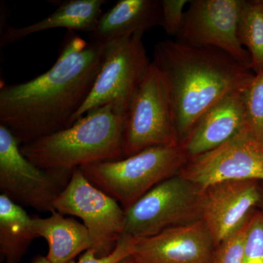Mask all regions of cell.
<instances>
[{"label": "cell", "instance_id": "7402d4cb", "mask_svg": "<svg viewBox=\"0 0 263 263\" xmlns=\"http://www.w3.org/2000/svg\"><path fill=\"white\" fill-rule=\"evenodd\" d=\"M243 263H263V212L255 210L249 220Z\"/></svg>", "mask_w": 263, "mask_h": 263}, {"label": "cell", "instance_id": "9c48e42d", "mask_svg": "<svg viewBox=\"0 0 263 263\" xmlns=\"http://www.w3.org/2000/svg\"><path fill=\"white\" fill-rule=\"evenodd\" d=\"M54 208L62 215L80 218L89 232L92 249L98 257L111 253L124 234L125 211L115 199L90 182L80 168L72 171Z\"/></svg>", "mask_w": 263, "mask_h": 263}, {"label": "cell", "instance_id": "9a60e30c", "mask_svg": "<svg viewBox=\"0 0 263 263\" xmlns=\"http://www.w3.org/2000/svg\"><path fill=\"white\" fill-rule=\"evenodd\" d=\"M156 27H162L161 0H119L101 15L89 37L105 44Z\"/></svg>", "mask_w": 263, "mask_h": 263}, {"label": "cell", "instance_id": "4316f807", "mask_svg": "<svg viewBox=\"0 0 263 263\" xmlns=\"http://www.w3.org/2000/svg\"><path fill=\"white\" fill-rule=\"evenodd\" d=\"M260 205H261V206H262V212H263V197H262V202H261V203H260Z\"/></svg>", "mask_w": 263, "mask_h": 263}, {"label": "cell", "instance_id": "d4e9b609", "mask_svg": "<svg viewBox=\"0 0 263 263\" xmlns=\"http://www.w3.org/2000/svg\"><path fill=\"white\" fill-rule=\"evenodd\" d=\"M117 263H144L141 262V261L138 260V259L133 256V254H129V255L126 256V257H123L122 259L117 262Z\"/></svg>", "mask_w": 263, "mask_h": 263}, {"label": "cell", "instance_id": "d6986e66", "mask_svg": "<svg viewBox=\"0 0 263 263\" xmlns=\"http://www.w3.org/2000/svg\"><path fill=\"white\" fill-rule=\"evenodd\" d=\"M238 38L250 54L254 74L263 69V1L243 0L238 27Z\"/></svg>", "mask_w": 263, "mask_h": 263}, {"label": "cell", "instance_id": "44dd1931", "mask_svg": "<svg viewBox=\"0 0 263 263\" xmlns=\"http://www.w3.org/2000/svg\"><path fill=\"white\" fill-rule=\"evenodd\" d=\"M251 216L239 229L215 247L213 263H243Z\"/></svg>", "mask_w": 263, "mask_h": 263}, {"label": "cell", "instance_id": "3957f363", "mask_svg": "<svg viewBox=\"0 0 263 263\" xmlns=\"http://www.w3.org/2000/svg\"><path fill=\"white\" fill-rule=\"evenodd\" d=\"M126 110L114 103L86 114L70 127L22 145V154L48 171L74 169L104 161L122 160Z\"/></svg>", "mask_w": 263, "mask_h": 263}, {"label": "cell", "instance_id": "7a4b0ae2", "mask_svg": "<svg viewBox=\"0 0 263 263\" xmlns=\"http://www.w3.org/2000/svg\"><path fill=\"white\" fill-rule=\"evenodd\" d=\"M152 62L167 84L180 143L202 114L230 93L247 89L255 75L221 50L173 40L156 45Z\"/></svg>", "mask_w": 263, "mask_h": 263}, {"label": "cell", "instance_id": "cb8c5ba5", "mask_svg": "<svg viewBox=\"0 0 263 263\" xmlns=\"http://www.w3.org/2000/svg\"><path fill=\"white\" fill-rule=\"evenodd\" d=\"M189 3V0H161L162 27L167 35L176 37L179 34L184 18L183 8Z\"/></svg>", "mask_w": 263, "mask_h": 263}, {"label": "cell", "instance_id": "277c9868", "mask_svg": "<svg viewBox=\"0 0 263 263\" xmlns=\"http://www.w3.org/2000/svg\"><path fill=\"white\" fill-rule=\"evenodd\" d=\"M189 158L181 145L147 148L130 157L79 167L90 182L124 211L156 185L179 174Z\"/></svg>", "mask_w": 263, "mask_h": 263}, {"label": "cell", "instance_id": "484cf974", "mask_svg": "<svg viewBox=\"0 0 263 263\" xmlns=\"http://www.w3.org/2000/svg\"><path fill=\"white\" fill-rule=\"evenodd\" d=\"M31 263H50L47 257L43 255H37L32 259Z\"/></svg>", "mask_w": 263, "mask_h": 263}, {"label": "cell", "instance_id": "2e32d148", "mask_svg": "<svg viewBox=\"0 0 263 263\" xmlns=\"http://www.w3.org/2000/svg\"><path fill=\"white\" fill-rule=\"evenodd\" d=\"M104 0H67L57 3L58 8L46 18L24 27L9 26L0 37L2 47L18 42L35 33L53 29H66L68 32H84L90 34L95 30L102 15Z\"/></svg>", "mask_w": 263, "mask_h": 263}, {"label": "cell", "instance_id": "4fadbf2b", "mask_svg": "<svg viewBox=\"0 0 263 263\" xmlns=\"http://www.w3.org/2000/svg\"><path fill=\"white\" fill-rule=\"evenodd\" d=\"M214 249L205 223L199 220L137 240L133 254L144 263H213Z\"/></svg>", "mask_w": 263, "mask_h": 263}, {"label": "cell", "instance_id": "6da1fadb", "mask_svg": "<svg viewBox=\"0 0 263 263\" xmlns=\"http://www.w3.org/2000/svg\"><path fill=\"white\" fill-rule=\"evenodd\" d=\"M104 44L68 32L56 62L26 82L1 85L0 124L21 146L73 125L101 68Z\"/></svg>", "mask_w": 263, "mask_h": 263}, {"label": "cell", "instance_id": "ac0fdd59", "mask_svg": "<svg viewBox=\"0 0 263 263\" xmlns=\"http://www.w3.org/2000/svg\"><path fill=\"white\" fill-rule=\"evenodd\" d=\"M38 238L32 217L22 205L0 195V255L2 262L19 263Z\"/></svg>", "mask_w": 263, "mask_h": 263}, {"label": "cell", "instance_id": "ffe728a7", "mask_svg": "<svg viewBox=\"0 0 263 263\" xmlns=\"http://www.w3.org/2000/svg\"><path fill=\"white\" fill-rule=\"evenodd\" d=\"M247 130L263 142V69L254 75L245 91Z\"/></svg>", "mask_w": 263, "mask_h": 263}, {"label": "cell", "instance_id": "52a82bcc", "mask_svg": "<svg viewBox=\"0 0 263 263\" xmlns=\"http://www.w3.org/2000/svg\"><path fill=\"white\" fill-rule=\"evenodd\" d=\"M144 33L136 32L104 44L101 68L73 124L86 114L110 103L127 111L152 63L143 41Z\"/></svg>", "mask_w": 263, "mask_h": 263}, {"label": "cell", "instance_id": "8992f818", "mask_svg": "<svg viewBox=\"0 0 263 263\" xmlns=\"http://www.w3.org/2000/svg\"><path fill=\"white\" fill-rule=\"evenodd\" d=\"M202 192L179 174L164 180L125 211L124 234L141 239L202 220Z\"/></svg>", "mask_w": 263, "mask_h": 263}, {"label": "cell", "instance_id": "e0dca14e", "mask_svg": "<svg viewBox=\"0 0 263 263\" xmlns=\"http://www.w3.org/2000/svg\"><path fill=\"white\" fill-rule=\"evenodd\" d=\"M48 217H32L36 235L48 245L50 263H70L81 252L92 249L89 232L84 224L72 218L65 217L57 211Z\"/></svg>", "mask_w": 263, "mask_h": 263}, {"label": "cell", "instance_id": "ba28073f", "mask_svg": "<svg viewBox=\"0 0 263 263\" xmlns=\"http://www.w3.org/2000/svg\"><path fill=\"white\" fill-rule=\"evenodd\" d=\"M72 173L48 171L32 163L22 154L16 138L0 124V192L15 203L37 212H55V202Z\"/></svg>", "mask_w": 263, "mask_h": 263}, {"label": "cell", "instance_id": "8fae6325", "mask_svg": "<svg viewBox=\"0 0 263 263\" xmlns=\"http://www.w3.org/2000/svg\"><path fill=\"white\" fill-rule=\"evenodd\" d=\"M179 175L202 187L231 180L263 181V142L245 127L221 146L189 159Z\"/></svg>", "mask_w": 263, "mask_h": 263}, {"label": "cell", "instance_id": "5bb4252c", "mask_svg": "<svg viewBox=\"0 0 263 263\" xmlns=\"http://www.w3.org/2000/svg\"><path fill=\"white\" fill-rule=\"evenodd\" d=\"M245 89L227 95L207 110L180 143L188 158L221 146L247 126Z\"/></svg>", "mask_w": 263, "mask_h": 263}, {"label": "cell", "instance_id": "5b68a950", "mask_svg": "<svg viewBox=\"0 0 263 263\" xmlns=\"http://www.w3.org/2000/svg\"><path fill=\"white\" fill-rule=\"evenodd\" d=\"M179 144L167 84L152 62L126 112L123 157H130L152 147Z\"/></svg>", "mask_w": 263, "mask_h": 263}, {"label": "cell", "instance_id": "30bf717a", "mask_svg": "<svg viewBox=\"0 0 263 263\" xmlns=\"http://www.w3.org/2000/svg\"><path fill=\"white\" fill-rule=\"evenodd\" d=\"M243 3V0L190 1L175 41L195 47L217 48L252 70L250 54L238 38Z\"/></svg>", "mask_w": 263, "mask_h": 263}, {"label": "cell", "instance_id": "7c38bea8", "mask_svg": "<svg viewBox=\"0 0 263 263\" xmlns=\"http://www.w3.org/2000/svg\"><path fill=\"white\" fill-rule=\"evenodd\" d=\"M263 192L259 181H219L203 187L202 220L214 246L234 233L260 205Z\"/></svg>", "mask_w": 263, "mask_h": 263}, {"label": "cell", "instance_id": "603a6c76", "mask_svg": "<svg viewBox=\"0 0 263 263\" xmlns=\"http://www.w3.org/2000/svg\"><path fill=\"white\" fill-rule=\"evenodd\" d=\"M137 240L123 234L118 240L113 252L105 257H98L94 249L84 252L77 263H117L126 256L134 253Z\"/></svg>", "mask_w": 263, "mask_h": 263}]
</instances>
